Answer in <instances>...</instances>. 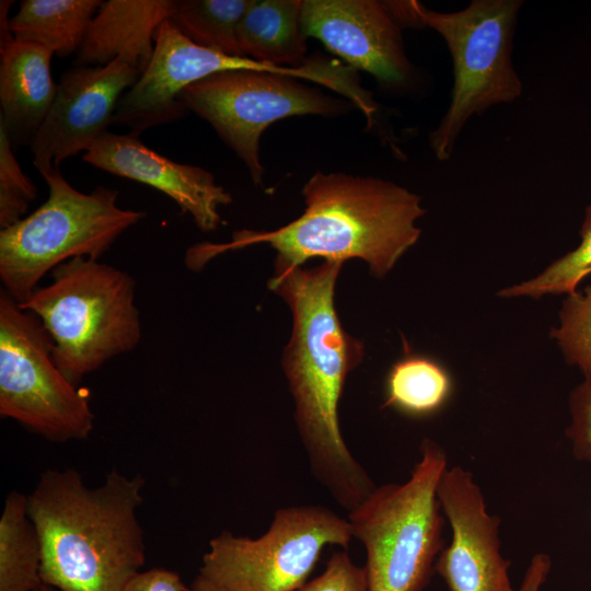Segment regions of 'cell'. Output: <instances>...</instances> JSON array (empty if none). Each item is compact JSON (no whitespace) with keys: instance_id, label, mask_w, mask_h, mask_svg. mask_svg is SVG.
Returning <instances> with one entry per match:
<instances>
[{"instance_id":"1","label":"cell","mask_w":591,"mask_h":591,"mask_svg":"<svg viewBox=\"0 0 591 591\" xmlns=\"http://www.w3.org/2000/svg\"><path fill=\"white\" fill-rule=\"evenodd\" d=\"M343 262L312 268L275 263L268 288L291 309L293 327L282 367L294 401V419L316 480L351 511L376 488L343 439L338 405L348 374L362 360V341L341 326L334 291Z\"/></svg>"},{"instance_id":"2","label":"cell","mask_w":591,"mask_h":591,"mask_svg":"<svg viewBox=\"0 0 591 591\" xmlns=\"http://www.w3.org/2000/svg\"><path fill=\"white\" fill-rule=\"evenodd\" d=\"M305 210L294 221L269 232L237 231L227 244H200L187 253V265L200 269L229 250L266 243L276 262L300 267L314 257L345 262L360 258L384 277L417 243L416 221L426 210L421 197L376 177L316 172L302 188Z\"/></svg>"},{"instance_id":"3","label":"cell","mask_w":591,"mask_h":591,"mask_svg":"<svg viewBox=\"0 0 591 591\" xmlns=\"http://www.w3.org/2000/svg\"><path fill=\"white\" fill-rule=\"evenodd\" d=\"M144 478L113 470L95 488L72 468L47 470L27 496L42 579L59 591H124L146 563L137 510Z\"/></svg>"},{"instance_id":"4","label":"cell","mask_w":591,"mask_h":591,"mask_svg":"<svg viewBox=\"0 0 591 591\" xmlns=\"http://www.w3.org/2000/svg\"><path fill=\"white\" fill-rule=\"evenodd\" d=\"M22 304L43 324L60 371L77 383L141 339L136 285L125 271L96 259L71 258L51 271Z\"/></svg>"},{"instance_id":"5","label":"cell","mask_w":591,"mask_h":591,"mask_svg":"<svg viewBox=\"0 0 591 591\" xmlns=\"http://www.w3.org/2000/svg\"><path fill=\"white\" fill-rule=\"evenodd\" d=\"M520 0H473L455 12H438L419 1H389L402 26L429 27L444 39L453 63L449 107L429 143L439 161H448L473 115L511 103L522 94L512 61V38Z\"/></svg>"},{"instance_id":"6","label":"cell","mask_w":591,"mask_h":591,"mask_svg":"<svg viewBox=\"0 0 591 591\" xmlns=\"http://www.w3.org/2000/svg\"><path fill=\"white\" fill-rule=\"evenodd\" d=\"M447 454L433 440L403 484L376 486L348 512L352 536L364 546L368 591H422L443 548L437 487Z\"/></svg>"},{"instance_id":"7","label":"cell","mask_w":591,"mask_h":591,"mask_svg":"<svg viewBox=\"0 0 591 591\" xmlns=\"http://www.w3.org/2000/svg\"><path fill=\"white\" fill-rule=\"evenodd\" d=\"M48 198L31 215L0 231V279L19 304L60 264L76 257L96 259L146 212L117 205L118 190L105 186L84 194L53 166L42 174Z\"/></svg>"},{"instance_id":"8","label":"cell","mask_w":591,"mask_h":591,"mask_svg":"<svg viewBox=\"0 0 591 591\" xmlns=\"http://www.w3.org/2000/svg\"><path fill=\"white\" fill-rule=\"evenodd\" d=\"M0 415L46 439L90 436L94 414L88 397L57 367L40 321L0 293Z\"/></svg>"},{"instance_id":"9","label":"cell","mask_w":591,"mask_h":591,"mask_svg":"<svg viewBox=\"0 0 591 591\" xmlns=\"http://www.w3.org/2000/svg\"><path fill=\"white\" fill-rule=\"evenodd\" d=\"M348 519L324 506H291L275 512L258 538L222 531L209 543L199 572L229 591H292L309 579L323 549L348 548Z\"/></svg>"},{"instance_id":"10","label":"cell","mask_w":591,"mask_h":591,"mask_svg":"<svg viewBox=\"0 0 591 591\" xmlns=\"http://www.w3.org/2000/svg\"><path fill=\"white\" fill-rule=\"evenodd\" d=\"M178 101L211 125L256 185L263 182L259 141L267 127L297 115L332 116L350 106L297 78L255 70L213 73L184 89Z\"/></svg>"},{"instance_id":"11","label":"cell","mask_w":591,"mask_h":591,"mask_svg":"<svg viewBox=\"0 0 591 591\" xmlns=\"http://www.w3.org/2000/svg\"><path fill=\"white\" fill-rule=\"evenodd\" d=\"M228 70L267 71L297 79L304 73L301 68L278 67L198 46L165 20L157 28L149 65L118 101L113 123L127 125L136 135L172 123L186 111L178 101L184 89Z\"/></svg>"},{"instance_id":"12","label":"cell","mask_w":591,"mask_h":591,"mask_svg":"<svg viewBox=\"0 0 591 591\" xmlns=\"http://www.w3.org/2000/svg\"><path fill=\"white\" fill-rule=\"evenodd\" d=\"M140 74L123 59L105 66L77 65L62 73L49 112L30 143L39 174L86 152L108 131L118 101Z\"/></svg>"},{"instance_id":"13","label":"cell","mask_w":591,"mask_h":591,"mask_svg":"<svg viewBox=\"0 0 591 591\" xmlns=\"http://www.w3.org/2000/svg\"><path fill=\"white\" fill-rule=\"evenodd\" d=\"M437 496L452 538L440 552L434 570L450 591H522L513 589L509 561L500 551V521L487 511L473 474L453 466L440 477Z\"/></svg>"},{"instance_id":"14","label":"cell","mask_w":591,"mask_h":591,"mask_svg":"<svg viewBox=\"0 0 591 591\" xmlns=\"http://www.w3.org/2000/svg\"><path fill=\"white\" fill-rule=\"evenodd\" d=\"M301 26L348 66L383 84L410 81L413 66L403 43L402 25L389 1L303 0Z\"/></svg>"},{"instance_id":"15","label":"cell","mask_w":591,"mask_h":591,"mask_svg":"<svg viewBox=\"0 0 591 591\" xmlns=\"http://www.w3.org/2000/svg\"><path fill=\"white\" fill-rule=\"evenodd\" d=\"M82 159L97 169L164 193L192 216L202 232L217 230L221 223L220 206L232 202L231 195L216 183L212 173L159 154L132 132L106 131Z\"/></svg>"},{"instance_id":"16","label":"cell","mask_w":591,"mask_h":591,"mask_svg":"<svg viewBox=\"0 0 591 591\" xmlns=\"http://www.w3.org/2000/svg\"><path fill=\"white\" fill-rule=\"evenodd\" d=\"M0 53V124L16 148L31 143L54 102V53L14 38L1 44Z\"/></svg>"},{"instance_id":"17","label":"cell","mask_w":591,"mask_h":591,"mask_svg":"<svg viewBox=\"0 0 591 591\" xmlns=\"http://www.w3.org/2000/svg\"><path fill=\"white\" fill-rule=\"evenodd\" d=\"M174 0H107L94 15L78 51V65L105 66L123 59L141 73L149 65L159 25Z\"/></svg>"},{"instance_id":"18","label":"cell","mask_w":591,"mask_h":591,"mask_svg":"<svg viewBox=\"0 0 591 591\" xmlns=\"http://www.w3.org/2000/svg\"><path fill=\"white\" fill-rule=\"evenodd\" d=\"M302 0H250L237 28L244 57L278 67L305 62Z\"/></svg>"},{"instance_id":"19","label":"cell","mask_w":591,"mask_h":591,"mask_svg":"<svg viewBox=\"0 0 591 591\" xmlns=\"http://www.w3.org/2000/svg\"><path fill=\"white\" fill-rule=\"evenodd\" d=\"M103 1L24 0L8 26L13 38L42 45L58 57L78 53Z\"/></svg>"},{"instance_id":"20","label":"cell","mask_w":591,"mask_h":591,"mask_svg":"<svg viewBox=\"0 0 591 591\" xmlns=\"http://www.w3.org/2000/svg\"><path fill=\"white\" fill-rule=\"evenodd\" d=\"M43 551L27 511V496L11 491L0 518V591H34L42 586Z\"/></svg>"},{"instance_id":"21","label":"cell","mask_w":591,"mask_h":591,"mask_svg":"<svg viewBox=\"0 0 591 591\" xmlns=\"http://www.w3.org/2000/svg\"><path fill=\"white\" fill-rule=\"evenodd\" d=\"M451 393L452 380L442 364L428 356L406 352L387 372L383 407L426 417L441 409Z\"/></svg>"},{"instance_id":"22","label":"cell","mask_w":591,"mask_h":591,"mask_svg":"<svg viewBox=\"0 0 591 591\" xmlns=\"http://www.w3.org/2000/svg\"><path fill=\"white\" fill-rule=\"evenodd\" d=\"M250 0H176L170 21L198 46L244 57L237 28Z\"/></svg>"},{"instance_id":"23","label":"cell","mask_w":591,"mask_h":591,"mask_svg":"<svg viewBox=\"0 0 591 591\" xmlns=\"http://www.w3.org/2000/svg\"><path fill=\"white\" fill-rule=\"evenodd\" d=\"M580 243L572 251L554 260L537 276L501 289V298L541 299L545 296L571 294L591 275V204L584 209L579 231Z\"/></svg>"},{"instance_id":"24","label":"cell","mask_w":591,"mask_h":591,"mask_svg":"<svg viewBox=\"0 0 591 591\" xmlns=\"http://www.w3.org/2000/svg\"><path fill=\"white\" fill-rule=\"evenodd\" d=\"M558 325L549 335L566 362L582 374L591 373V283L567 294L558 313Z\"/></svg>"},{"instance_id":"25","label":"cell","mask_w":591,"mask_h":591,"mask_svg":"<svg viewBox=\"0 0 591 591\" xmlns=\"http://www.w3.org/2000/svg\"><path fill=\"white\" fill-rule=\"evenodd\" d=\"M37 197L36 186L24 174L13 147L0 124V228H10L26 217L30 204Z\"/></svg>"},{"instance_id":"26","label":"cell","mask_w":591,"mask_h":591,"mask_svg":"<svg viewBox=\"0 0 591 591\" xmlns=\"http://www.w3.org/2000/svg\"><path fill=\"white\" fill-rule=\"evenodd\" d=\"M570 422L566 436L573 456L591 463V373L584 374L568 398Z\"/></svg>"},{"instance_id":"27","label":"cell","mask_w":591,"mask_h":591,"mask_svg":"<svg viewBox=\"0 0 591 591\" xmlns=\"http://www.w3.org/2000/svg\"><path fill=\"white\" fill-rule=\"evenodd\" d=\"M292 591H368L366 570L347 552H334L321 575Z\"/></svg>"},{"instance_id":"28","label":"cell","mask_w":591,"mask_h":591,"mask_svg":"<svg viewBox=\"0 0 591 591\" xmlns=\"http://www.w3.org/2000/svg\"><path fill=\"white\" fill-rule=\"evenodd\" d=\"M187 588L177 572L151 568L137 573L124 591H187Z\"/></svg>"},{"instance_id":"29","label":"cell","mask_w":591,"mask_h":591,"mask_svg":"<svg viewBox=\"0 0 591 591\" xmlns=\"http://www.w3.org/2000/svg\"><path fill=\"white\" fill-rule=\"evenodd\" d=\"M187 591H229L224 587L198 572L192 583L188 586Z\"/></svg>"},{"instance_id":"30","label":"cell","mask_w":591,"mask_h":591,"mask_svg":"<svg viewBox=\"0 0 591 591\" xmlns=\"http://www.w3.org/2000/svg\"><path fill=\"white\" fill-rule=\"evenodd\" d=\"M34 591H59L50 586H47L45 583H43L42 586H39L36 590Z\"/></svg>"}]
</instances>
